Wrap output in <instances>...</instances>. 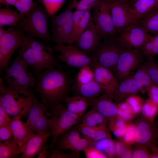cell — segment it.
Segmentation results:
<instances>
[{"mask_svg": "<svg viewBox=\"0 0 158 158\" xmlns=\"http://www.w3.org/2000/svg\"><path fill=\"white\" fill-rule=\"evenodd\" d=\"M35 76L34 91L46 107L65 101L71 83L69 75L60 66L47 69Z\"/></svg>", "mask_w": 158, "mask_h": 158, "instance_id": "6da1fadb", "label": "cell"}, {"mask_svg": "<svg viewBox=\"0 0 158 158\" xmlns=\"http://www.w3.org/2000/svg\"><path fill=\"white\" fill-rule=\"evenodd\" d=\"M18 53V55L33 68L35 75L47 69L60 66L51 47L27 34L19 49Z\"/></svg>", "mask_w": 158, "mask_h": 158, "instance_id": "7a4b0ae2", "label": "cell"}, {"mask_svg": "<svg viewBox=\"0 0 158 158\" xmlns=\"http://www.w3.org/2000/svg\"><path fill=\"white\" fill-rule=\"evenodd\" d=\"M0 105L14 117L20 118L28 115L36 98L29 89H13L6 86L0 78Z\"/></svg>", "mask_w": 158, "mask_h": 158, "instance_id": "3957f363", "label": "cell"}, {"mask_svg": "<svg viewBox=\"0 0 158 158\" xmlns=\"http://www.w3.org/2000/svg\"><path fill=\"white\" fill-rule=\"evenodd\" d=\"M47 108L49 113L52 138L50 147H53L59 138L79 123L81 117L69 111L62 103Z\"/></svg>", "mask_w": 158, "mask_h": 158, "instance_id": "277c9868", "label": "cell"}, {"mask_svg": "<svg viewBox=\"0 0 158 158\" xmlns=\"http://www.w3.org/2000/svg\"><path fill=\"white\" fill-rule=\"evenodd\" d=\"M49 17L41 6H36L17 25L21 30L29 36L49 42L51 40L47 23Z\"/></svg>", "mask_w": 158, "mask_h": 158, "instance_id": "5b68a950", "label": "cell"}, {"mask_svg": "<svg viewBox=\"0 0 158 158\" xmlns=\"http://www.w3.org/2000/svg\"><path fill=\"white\" fill-rule=\"evenodd\" d=\"M29 66L19 55L5 70L3 79L6 86L13 89L33 87L36 79L29 70Z\"/></svg>", "mask_w": 158, "mask_h": 158, "instance_id": "8992f818", "label": "cell"}, {"mask_svg": "<svg viewBox=\"0 0 158 158\" xmlns=\"http://www.w3.org/2000/svg\"><path fill=\"white\" fill-rule=\"evenodd\" d=\"M102 40L96 50L91 55L95 57L97 64L107 68L113 73L124 48L119 41L117 34Z\"/></svg>", "mask_w": 158, "mask_h": 158, "instance_id": "52a82bcc", "label": "cell"}, {"mask_svg": "<svg viewBox=\"0 0 158 158\" xmlns=\"http://www.w3.org/2000/svg\"><path fill=\"white\" fill-rule=\"evenodd\" d=\"M73 8L71 2L63 12L51 18V40L56 44H71Z\"/></svg>", "mask_w": 158, "mask_h": 158, "instance_id": "ba28073f", "label": "cell"}, {"mask_svg": "<svg viewBox=\"0 0 158 158\" xmlns=\"http://www.w3.org/2000/svg\"><path fill=\"white\" fill-rule=\"evenodd\" d=\"M25 34L17 25L6 30L0 38V70L1 72L8 67L9 61L14 52L22 45Z\"/></svg>", "mask_w": 158, "mask_h": 158, "instance_id": "9c48e42d", "label": "cell"}, {"mask_svg": "<svg viewBox=\"0 0 158 158\" xmlns=\"http://www.w3.org/2000/svg\"><path fill=\"white\" fill-rule=\"evenodd\" d=\"M54 50L60 53L58 59L69 66L79 68L85 66L93 68L97 64L93 56L71 44H56Z\"/></svg>", "mask_w": 158, "mask_h": 158, "instance_id": "30bf717a", "label": "cell"}, {"mask_svg": "<svg viewBox=\"0 0 158 158\" xmlns=\"http://www.w3.org/2000/svg\"><path fill=\"white\" fill-rule=\"evenodd\" d=\"M144 56L140 49L124 48L113 71L118 82L130 75L141 64Z\"/></svg>", "mask_w": 158, "mask_h": 158, "instance_id": "8fae6325", "label": "cell"}, {"mask_svg": "<svg viewBox=\"0 0 158 158\" xmlns=\"http://www.w3.org/2000/svg\"><path fill=\"white\" fill-rule=\"evenodd\" d=\"M124 48L140 49L152 37L139 23L130 25L117 34Z\"/></svg>", "mask_w": 158, "mask_h": 158, "instance_id": "7c38bea8", "label": "cell"}, {"mask_svg": "<svg viewBox=\"0 0 158 158\" xmlns=\"http://www.w3.org/2000/svg\"><path fill=\"white\" fill-rule=\"evenodd\" d=\"M135 125V143L147 147L151 151L156 146L158 138L155 121H150L142 116L137 120Z\"/></svg>", "mask_w": 158, "mask_h": 158, "instance_id": "4fadbf2b", "label": "cell"}, {"mask_svg": "<svg viewBox=\"0 0 158 158\" xmlns=\"http://www.w3.org/2000/svg\"><path fill=\"white\" fill-rule=\"evenodd\" d=\"M91 15L95 26L103 39L116 34L109 10L104 0L93 9Z\"/></svg>", "mask_w": 158, "mask_h": 158, "instance_id": "5bb4252c", "label": "cell"}, {"mask_svg": "<svg viewBox=\"0 0 158 158\" xmlns=\"http://www.w3.org/2000/svg\"><path fill=\"white\" fill-rule=\"evenodd\" d=\"M104 0L109 10L116 34L128 26L139 23L134 18L126 3Z\"/></svg>", "mask_w": 158, "mask_h": 158, "instance_id": "9a60e30c", "label": "cell"}, {"mask_svg": "<svg viewBox=\"0 0 158 158\" xmlns=\"http://www.w3.org/2000/svg\"><path fill=\"white\" fill-rule=\"evenodd\" d=\"M102 39L91 16L85 29L74 46L82 51L91 54L96 50Z\"/></svg>", "mask_w": 158, "mask_h": 158, "instance_id": "2e32d148", "label": "cell"}, {"mask_svg": "<svg viewBox=\"0 0 158 158\" xmlns=\"http://www.w3.org/2000/svg\"><path fill=\"white\" fill-rule=\"evenodd\" d=\"M51 136L50 130L33 134L22 149L21 158H33L38 156L47 139Z\"/></svg>", "mask_w": 158, "mask_h": 158, "instance_id": "e0dca14e", "label": "cell"}, {"mask_svg": "<svg viewBox=\"0 0 158 158\" xmlns=\"http://www.w3.org/2000/svg\"><path fill=\"white\" fill-rule=\"evenodd\" d=\"M93 68L94 80L105 90L111 99L118 83L117 79L111 71L104 67L97 64Z\"/></svg>", "mask_w": 158, "mask_h": 158, "instance_id": "ac0fdd59", "label": "cell"}, {"mask_svg": "<svg viewBox=\"0 0 158 158\" xmlns=\"http://www.w3.org/2000/svg\"><path fill=\"white\" fill-rule=\"evenodd\" d=\"M126 4L134 18L138 21L158 9L156 0H128Z\"/></svg>", "mask_w": 158, "mask_h": 158, "instance_id": "d6986e66", "label": "cell"}, {"mask_svg": "<svg viewBox=\"0 0 158 158\" xmlns=\"http://www.w3.org/2000/svg\"><path fill=\"white\" fill-rule=\"evenodd\" d=\"M139 92L133 75H130L118 82L114 91L111 99L117 104L123 102L128 96Z\"/></svg>", "mask_w": 158, "mask_h": 158, "instance_id": "ffe728a7", "label": "cell"}, {"mask_svg": "<svg viewBox=\"0 0 158 158\" xmlns=\"http://www.w3.org/2000/svg\"><path fill=\"white\" fill-rule=\"evenodd\" d=\"M112 99L106 92L89 103L92 107L97 111L106 118L109 120L117 115V104L113 102Z\"/></svg>", "mask_w": 158, "mask_h": 158, "instance_id": "44dd1931", "label": "cell"}, {"mask_svg": "<svg viewBox=\"0 0 158 158\" xmlns=\"http://www.w3.org/2000/svg\"><path fill=\"white\" fill-rule=\"evenodd\" d=\"M19 116H14L10 123L13 138L18 143L21 149L35 132L26 123L22 122Z\"/></svg>", "mask_w": 158, "mask_h": 158, "instance_id": "7402d4cb", "label": "cell"}, {"mask_svg": "<svg viewBox=\"0 0 158 158\" xmlns=\"http://www.w3.org/2000/svg\"><path fill=\"white\" fill-rule=\"evenodd\" d=\"M90 11L75 10L73 12L71 44L77 42L85 29L91 16Z\"/></svg>", "mask_w": 158, "mask_h": 158, "instance_id": "603a6c76", "label": "cell"}, {"mask_svg": "<svg viewBox=\"0 0 158 158\" xmlns=\"http://www.w3.org/2000/svg\"><path fill=\"white\" fill-rule=\"evenodd\" d=\"M74 88L75 95L85 98L89 103L106 92L94 80L82 84L76 83Z\"/></svg>", "mask_w": 158, "mask_h": 158, "instance_id": "cb8c5ba5", "label": "cell"}, {"mask_svg": "<svg viewBox=\"0 0 158 158\" xmlns=\"http://www.w3.org/2000/svg\"><path fill=\"white\" fill-rule=\"evenodd\" d=\"M77 127L83 137L94 143L105 138H111L110 130L107 124L97 127H90L81 123Z\"/></svg>", "mask_w": 158, "mask_h": 158, "instance_id": "d4e9b609", "label": "cell"}, {"mask_svg": "<svg viewBox=\"0 0 158 158\" xmlns=\"http://www.w3.org/2000/svg\"><path fill=\"white\" fill-rule=\"evenodd\" d=\"M65 102L68 110L70 112L81 117L90 104L85 98L77 95L68 96Z\"/></svg>", "mask_w": 158, "mask_h": 158, "instance_id": "484cf974", "label": "cell"}, {"mask_svg": "<svg viewBox=\"0 0 158 158\" xmlns=\"http://www.w3.org/2000/svg\"><path fill=\"white\" fill-rule=\"evenodd\" d=\"M81 124L90 127H97L107 124L109 120L93 108L81 117Z\"/></svg>", "mask_w": 158, "mask_h": 158, "instance_id": "4316f807", "label": "cell"}, {"mask_svg": "<svg viewBox=\"0 0 158 158\" xmlns=\"http://www.w3.org/2000/svg\"><path fill=\"white\" fill-rule=\"evenodd\" d=\"M80 133L78 127H72L59 138L54 146L56 145V148L61 150H68L69 147L80 138Z\"/></svg>", "mask_w": 158, "mask_h": 158, "instance_id": "83f0119b", "label": "cell"}, {"mask_svg": "<svg viewBox=\"0 0 158 158\" xmlns=\"http://www.w3.org/2000/svg\"><path fill=\"white\" fill-rule=\"evenodd\" d=\"M48 112L45 105L36 98L29 110L25 123L31 129L35 122Z\"/></svg>", "mask_w": 158, "mask_h": 158, "instance_id": "f1b7e54d", "label": "cell"}, {"mask_svg": "<svg viewBox=\"0 0 158 158\" xmlns=\"http://www.w3.org/2000/svg\"><path fill=\"white\" fill-rule=\"evenodd\" d=\"M21 152V148L13 137L8 140L0 141V158H15Z\"/></svg>", "mask_w": 158, "mask_h": 158, "instance_id": "f546056e", "label": "cell"}, {"mask_svg": "<svg viewBox=\"0 0 158 158\" xmlns=\"http://www.w3.org/2000/svg\"><path fill=\"white\" fill-rule=\"evenodd\" d=\"M133 76L139 92L144 95L152 82L143 63L141 64Z\"/></svg>", "mask_w": 158, "mask_h": 158, "instance_id": "4dcf8cb0", "label": "cell"}, {"mask_svg": "<svg viewBox=\"0 0 158 158\" xmlns=\"http://www.w3.org/2000/svg\"><path fill=\"white\" fill-rule=\"evenodd\" d=\"M23 18L19 13H18L8 6H6L0 9V26L15 27Z\"/></svg>", "mask_w": 158, "mask_h": 158, "instance_id": "1f68e13d", "label": "cell"}, {"mask_svg": "<svg viewBox=\"0 0 158 158\" xmlns=\"http://www.w3.org/2000/svg\"><path fill=\"white\" fill-rule=\"evenodd\" d=\"M139 23L148 32L158 33V9L152 12Z\"/></svg>", "mask_w": 158, "mask_h": 158, "instance_id": "d6a6232c", "label": "cell"}, {"mask_svg": "<svg viewBox=\"0 0 158 158\" xmlns=\"http://www.w3.org/2000/svg\"><path fill=\"white\" fill-rule=\"evenodd\" d=\"M93 146L100 151L107 158H115L116 155L114 140L105 138L94 142Z\"/></svg>", "mask_w": 158, "mask_h": 158, "instance_id": "836d02e7", "label": "cell"}, {"mask_svg": "<svg viewBox=\"0 0 158 158\" xmlns=\"http://www.w3.org/2000/svg\"><path fill=\"white\" fill-rule=\"evenodd\" d=\"M109 127L117 138H122L125 132L127 123L117 115L109 119Z\"/></svg>", "mask_w": 158, "mask_h": 158, "instance_id": "e575fe53", "label": "cell"}, {"mask_svg": "<svg viewBox=\"0 0 158 158\" xmlns=\"http://www.w3.org/2000/svg\"><path fill=\"white\" fill-rule=\"evenodd\" d=\"M141 112L144 117L155 122V118L158 113V104L149 98L144 102Z\"/></svg>", "mask_w": 158, "mask_h": 158, "instance_id": "d590c367", "label": "cell"}, {"mask_svg": "<svg viewBox=\"0 0 158 158\" xmlns=\"http://www.w3.org/2000/svg\"><path fill=\"white\" fill-rule=\"evenodd\" d=\"M140 49L144 56L147 57L158 55V33L152 36Z\"/></svg>", "mask_w": 158, "mask_h": 158, "instance_id": "8d00e7d4", "label": "cell"}, {"mask_svg": "<svg viewBox=\"0 0 158 158\" xmlns=\"http://www.w3.org/2000/svg\"><path fill=\"white\" fill-rule=\"evenodd\" d=\"M152 83L158 86V66L153 57H147L143 63Z\"/></svg>", "mask_w": 158, "mask_h": 158, "instance_id": "74e56055", "label": "cell"}, {"mask_svg": "<svg viewBox=\"0 0 158 158\" xmlns=\"http://www.w3.org/2000/svg\"><path fill=\"white\" fill-rule=\"evenodd\" d=\"M92 68L89 66H85L80 68L76 83L82 84L94 80L93 70Z\"/></svg>", "mask_w": 158, "mask_h": 158, "instance_id": "f35d334b", "label": "cell"}, {"mask_svg": "<svg viewBox=\"0 0 158 158\" xmlns=\"http://www.w3.org/2000/svg\"><path fill=\"white\" fill-rule=\"evenodd\" d=\"M117 115L126 123L133 119L135 114L128 103L125 101L117 104Z\"/></svg>", "mask_w": 158, "mask_h": 158, "instance_id": "ab89813d", "label": "cell"}, {"mask_svg": "<svg viewBox=\"0 0 158 158\" xmlns=\"http://www.w3.org/2000/svg\"><path fill=\"white\" fill-rule=\"evenodd\" d=\"M102 0H73L72 2L73 8L80 11H90L93 9Z\"/></svg>", "mask_w": 158, "mask_h": 158, "instance_id": "60d3db41", "label": "cell"}, {"mask_svg": "<svg viewBox=\"0 0 158 158\" xmlns=\"http://www.w3.org/2000/svg\"><path fill=\"white\" fill-rule=\"evenodd\" d=\"M36 6L32 0H17L13 6L19 11L20 14L23 18L33 10Z\"/></svg>", "mask_w": 158, "mask_h": 158, "instance_id": "b9f144b4", "label": "cell"}, {"mask_svg": "<svg viewBox=\"0 0 158 158\" xmlns=\"http://www.w3.org/2000/svg\"><path fill=\"white\" fill-rule=\"evenodd\" d=\"M65 0H41L44 8L51 18L55 15Z\"/></svg>", "mask_w": 158, "mask_h": 158, "instance_id": "7bdbcfd3", "label": "cell"}, {"mask_svg": "<svg viewBox=\"0 0 158 158\" xmlns=\"http://www.w3.org/2000/svg\"><path fill=\"white\" fill-rule=\"evenodd\" d=\"M79 152H73L67 153L61 150L48 147L47 158H79Z\"/></svg>", "mask_w": 158, "mask_h": 158, "instance_id": "ee69618b", "label": "cell"}, {"mask_svg": "<svg viewBox=\"0 0 158 158\" xmlns=\"http://www.w3.org/2000/svg\"><path fill=\"white\" fill-rule=\"evenodd\" d=\"M125 101L130 106L135 115L141 112L144 102L140 96L137 94L131 95L125 99Z\"/></svg>", "mask_w": 158, "mask_h": 158, "instance_id": "f6af8a7d", "label": "cell"}, {"mask_svg": "<svg viewBox=\"0 0 158 158\" xmlns=\"http://www.w3.org/2000/svg\"><path fill=\"white\" fill-rule=\"evenodd\" d=\"M131 158H150L151 151L147 147L137 143L132 145Z\"/></svg>", "mask_w": 158, "mask_h": 158, "instance_id": "bcb514c9", "label": "cell"}, {"mask_svg": "<svg viewBox=\"0 0 158 158\" xmlns=\"http://www.w3.org/2000/svg\"><path fill=\"white\" fill-rule=\"evenodd\" d=\"M94 144V142L85 138H80L69 147L68 150L79 152L89 146H93Z\"/></svg>", "mask_w": 158, "mask_h": 158, "instance_id": "7dc6e473", "label": "cell"}, {"mask_svg": "<svg viewBox=\"0 0 158 158\" xmlns=\"http://www.w3.org/2000/svg\"><path fill=\"white\" fill-rule=\"evenodd\" d=\"M135 131V124L127 123L125 132L122 138L127 144L132 145L136 143L134 138Z\"/></svg>", "mask_w": 158, "mask_h": 158, "instance_id": "c3c4849f", "label": "cell"}, {"mask_svg": "<svg viewBox=\"0 0 158 158\" xmlns=\"http://www.w3.org/2000/svg\"><path fill=\"white\" fill-rule=\"evenodd\" d=\"M83 151L87 158H106L107 157L93 146H90Z\"/></svg>", "mask_w": 158, "mask_h": 158, "instance_id": "681fc988", "label": "cell"}, {"mask_svg": "<svg viewBox=\"0 0 158 158\" xmlns=\"http://www.w3.org/2000/svg\"><path fill=\"white\" fill-rule=\"evenodd\" d=\"M114 141L116 157L120 158L128 144L125 142L122 138H117Z\"/></svg>", "mask_w": 158, "mask_h": 158, "instance_id": "f907efd6", "label": "cell"}, {"mask_svg": "<svg viewBox=\"0 0 158 158\" xmlns=\"http://www.w3.org/2000/svg\"><path fill=\"white\" fill-rule=\"evenodd\" d=\"M12 136L9 124L0 127V141L9 140L13 138Z\"/></svg>", "mask_w": 158, "mask_h": 158, "instance_id": "816d5d0a", "label": "cell"}, {"mask_svg": "<svg viewBox=\"0 0 158 158\" xmlns=\"http://www.w3.org/2000/svg\"><path fill=\"white\" fill-rule=\"evenodd\" d=\"M147 93L149 98L158 104V86L152 83Z\"/></svg>", "mask_w": 158, "mask_h": 158, "instance_id": "f5cc1de1", "label": "cell"}, {"mask_svg": "<svg viewBox=\"0 0 158 158\" xmlns=\"http://www.w3.org/2000/svg\"><path fill=\"white\" fill-rule=\"evenodd\" d=\"M11 119L2 106L0 105V127L9 124Z\"/></svg>", "mask_w": 158, "mask_h": 158, "instance_id": "db71d44e", "label": "cell"}, {"mask_svg": "<svg viewBox=\"0 0 158 158\" xmlns=\"http://www.w3.org/2000/svg\"><path fill=\"white\" fill-rule=\"evenodd\" d=\"M133 152L132 145L128 144L121 155L120 158H131Z\"/></svg>", "mask_w": 158, "mask_h": 158, "instance_id": "11a10c76", "label": "cell"}, {"mask_svg": "<svg viewBox=\"0 0 158 158\" xmlns=\"http://www.w3.org/2000/svg\"><path fill=\"white\" fill-rule=\"evenodd\" d=\"M48 146L46 143L44 144L41 151L38 155L37 158H47Z\"/></svg>", "mask_w": 158, "mask_h": 158, "instance_id": "9f6ffc18", "label": "cell"}, {"mask_svg": "<svg viewBox=\"0 0 158 158\" xmlns=\"http://www.w3.org/2000/svg\"><path fill=\"white\" fill-rule=\"evenodd\" d=\"M17 0H0L1 4H2L6 6H8L9 5L13 6Z\"/></svg>", "mask_w": 158, "mask_h": 158, "instance_id": "6f0895ef", "label": "cell"}, {"mask_svg": "<svg viewBox=\"0 0 158 158\" xmlns=\"http://www.w3.org/2000/svg\"><path fill=\"white\" fill-rule=\"evenodd\" d=\"M150 158H158V146H156L151 151Z\"/></svg>", "mask_w": 158, "mask_h": 158, "instance_id": "680465c9", "label": "cell"}, {"mask_svg": "<svg viewBox=\"0 0 158 158\" xmlns=\"http://www.w3.org/2000/svg\"><path fill=\"white\" fill-rule=\"evenodd\" d=\"M5 31L6 30L4 29L3 26H0V38L4 35Z\"/></svg>", "mask_w": 158, "mask_h": 158, "instance_id": "91938a15", "label": "cell"}, {"mask_svg": "<svg viewBox=\"0 0 158 158\" xmlns=\"http://www.w3.org/2000/svg\"><path fill=\"white\" fill-rule=\"evenodd\" d=\"M155 123L157 127V132H158V138L157 140V143L156 145L158 146V116H157L156 121Z\"/></svg>", "mask_w": 158, "mask_h": 158, "instance_id": "94428289", "label": "cell"}, {"mask_svg": "<svg viewBox=\"0 0 158 158\" xmlns=\"http://www.w3.org/2000/svg\"><path fill=\"white\" fill-rule=\"evenodd\" d=\"M112 1L126 3L128 0H110Z\"/></svg>", "mask_w": 158, "mask_h": 158, "instance_id": "6125c7cd", "label": "cell"}, {"mask_svg": "<svg viewBox=\"0 0 158 158\" xmlns=\"http://www.w3.org/2000/svg\"><path fill=\"white\" fill-rule=\"evenodd\" d=\"M157 65L158 66V62L157 63H156Z\"/></svg>", "mask_w": 158, "mask_h": 158, "instance_id": "be15d7a7", "label": "cell"}, {"mask_svg": "<svg viewBox=\"0 0 158 158\" xmlns=\"http://www.w3.org/2000/svg\"><path fill=\"white\" fill-rule=\"evenodd\" d=\"M157 2L158 3V0H156Z\"/></svg>", "mask_w": 158, "mask_h": 158, "instance_id": "e7e4bbea", "label": "cell"}, {"mask_svg": "<svg viewBox=\"0 0 158 158\" xmlns=\"http://www.w3.org/2000/svg\"><path fill=\"white\" fill-rule=\"evenodd\" d=\"M40 0V1H41V0Z\"/></svg>", "mask_w": 158, "mask_h": 158, "instance_id": "03108f58", "label": "cell"}, {"mask_svg": "<svg viewBox=\"0 0 158 158\" xmlns=\"http://www.w3.org/2000/svg\"></svg>", "mask_w": 158, "mask_h": 158, "instance_id": "003e7915", "label": "cell"}]
</instances>
